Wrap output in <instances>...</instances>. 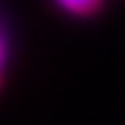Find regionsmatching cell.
Wrapping results in <instances>:
<instances>
[{
  "mask_svg": "<svg viewBox=\"0 0 125 125\" xmlns=\"http://www.w3.org/2000/svg\"><path fill=\"white\" fill-rule=\"evenodd\" d=\"M8 62V34H5V26L0 23V83H3V68Z\"/></svg>",
  "mask_w": 125,
  "mask_h": 125,
  "instance_id": "7a4b0ae2",
  "label": "cell"
},
{
  "mask_svg": "<svg viewBox=\"0 0 125 125\" xmlns=\"http://www.w3.org/2000/svg\"><path fill=\"white\" fill-rule=\"evenodd\" d=\"M57 10L70 18H94L104 8V0H52Z\"/></svg>",
  "mask_w": 125,
  "mask_h": 125,
  "instance_id": "6da1fadb",
  "label": "cell"
}]
</instances>
